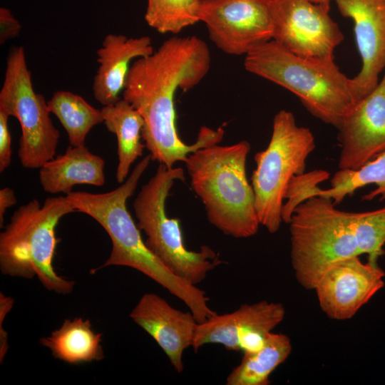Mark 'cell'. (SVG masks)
<instances>
[{"label": "cell", "mask_w": 385, "mask_h": 385, "mask_svg": "<svg viewBox=\"0 0 385 385\" xmlns=\"http://www.w3.org/2000/svg\"><path fill=\"white\" fill-rule=\"evenodd\" d=\"M200 21L229 55H246L273 36L271 0H200Z\"/></svg>", "instance_id": "30bf717a"}, {"label": "cell", "mask_w": 385, "mask_h": 385, "mask_svg": "<svg viewBox=\"0 0 385 385\" xmlns=\"http://www.w3.org/2000/svg\"><path fill=\"white\" fill-rule=\"evenodd\" d=\"M21 30L20 22L10 9L0 8V44L19 36Z\"/></svg>", "instance_id": "4316f807"}, {"label": "cell", "mask_w": 385, "mask_h": 385, "mask_svg": "<svg viewBox=\"0 0 385 385\" xmlns=\"http://www.w3.org/2000/svg\"><path fill=\"white\" fill-rule=\"evenodd\" d=\"M341 14L354 24L361 68L353 82L360 101L378 84L385 68V0H334Z\"/></svg>", "instance_id": "9a60e30c"}, {"label": "cell", "mask_w": 385, "mask_h": 385, "mask_svg": "<svg viewBox=\"0 0 385 385\" xmlns=\"http://www.w3.org/2000/svg\"><path fill=\"white\" fill-rule=\"evenodd\" d=\"M292 349L291 340L286 334L271 332L260 349L243 353L240 364L227 376L226 384H270V374L287 360Z\"/></svg>", "instance_id": "44dd1931"}, {"label": "cell", "mask_w": 385, "mask_h": 385, "mask_svg": "<svg viewBox=\"0 0 385 385\" xmlns=\"http://www.w3.org/2000/svg\"><path fill=\"white\" fill-rule=\"evenodd\" d=\"M16 203L14 191L6 187L0 190V226L2 227L4 222V215L6 210Z\"/></svg>", "instance_id": "83f0119b"}, {"label": "cell", "mask_w": 385, "mask_h": 385, "mask_svg": "<svg viewBox=\"0 0 385 385\" xmlns=\"http://www.w3.org/2000/svg\"><path fill=\"white\" fill-rule=\"evenodd\" d=\"M284 316L285 309L279 302L263 300L242 304L232 312L215 314L198 323L192 348L197 352L203 345L218 344L231 351H255Z\"/></svg>", "instance_id": "7c38bea8"}, {"label": "cell", "mask_w": 385, "mask_h": 385, "mask_svg": "<svg viewBox=\"0 0 385 385\" xmlns=\"http://www.w3.org/2000/svg\"><path fill=\"white\" fill-rule=\"evenodd\" d=\"M150 160L148 154L135 165L126 180L111 191H71L65 196L76 212L85 213L98 222L111 240L109 257L101 266L93 269L92 274L108 266L133 268L184 302L197 322L201 323L216 314L207 304L206 293L174 274L148 249L127 210L126 201L134 194Z\"/></svg>", "instance_id": "7a4b0ae2"}, {"label": "cell", "mask_w": 385, "mask_h": 385, "mask_svg": "<svg viewBox=\"0 0 385 385\" xmlns=\"http://www.w3.org/2000/svg\"><path fill=\"white\" fill-rule=\"evenodd\" d=\"M103 123L116 136L118 163L115 178L123 183L128 178L132 164L141 156L145 147L141 141L144 120L128 101L120 98L101 109Z\"/></svg>", "instance_id": "d6986e66"}, {"label": "cell", "mask_w": 385, "mask_h": 385, "mask_svg": "<svg viewBox=\"0 0 385 385\" xmlns=\"http://www.w3.org/2000/svg\"><path fill=\"white\" fill-rule=\"evenodd\" d=\"M315 146L313 133L297 125L292 112L276 113L267 148L254 156L256 168L251 177L258 220L269 232L279 230L289 185L294 176L304 173L306 161Z\"/></svg>", "instance_id": "ba28073f"}, {"label": "cell", "mask_w": 385, "mask_h": 385, "mask_svg": "<svg viewBox=\"0 0 385 385\" xmlns=\"http://www.w3.org/2000/svg\"><path fill=\"white\" fill-rule=\"evenodd\" d=\"M102 334L92 329L89 319H66L61 326L49 336L40 339L54 358L71 364L102 360Z\"/></svg>", "instance_id": "ffe728a7"}, {"label": "cell", "mask_w": 385, "mask_h": 385, "mask_svg": "<svg viewBox=\"0 0 385 385\" xmlns=\"http://www.w3.org/2000/svg\"><path fill=\"white\" fill-rule=\"evenodd\" d=\"M211 55L206 43L195 36L171 37L153 53L131 64L122 92L144 120L142 138L152 160L168 168L195 150L218 144L225 130L202 126L197 140L186 144L176 128L175 96L178 89L195 87L207 74Z\"/></svg>", "instance_id": "6da1fadb"}, {"label": "cell", "mask_w": 385, "mask_h": 385, "mask_svg": "<svg viewBox=\"0 0 385 385\" xmlns=\"http://www.w3.org/2000/svg\"><path fill=\"white\" fill-rule=\"evenodd\" d=\"M185 179L182 168L159 164L154 175L142 186L133 207L137 225L147 237L148 249L174 274L197 286L222 262L219 254L207 245L197 252L188 250L180 220L166 213L165 202L173 184Z\"/></svg>", "instance_id": "52a82bcc"}, {"label": "cell", "mask_w": 385, "mask_h": 385, "mask_svg": "<svg viewBox=\"0 0 385 385\" xmlns=\"http://www.w3.org/2000/svg\"><path fill=\"white\" fill-rule=\"evenodd\" d=\"M289 224L291 264L306 289H314L333 264L360 256L352 212L338 210L331 198L308 197L294 209Z\"/></svg>", "instance_id": "8992f818"}, {"label": "cell", "mask_w": 385, "mask_h": 385, "mask_svg": "<svg viewBox=\"0 0 385 385\" xmlns=\"http://www.w3.org/2000/svg\"><path fill=\"white\" fill-rule=\"evenodd\" d=\"M47 105L50 113L56 115L66 130L71 146L85 145L90 130L103 123L101 110L70 91L55 92L47 101Z\"/></svg>", "instance_id": "603a6c76"}, {"label": "cell", "mask_w": 385, "mask_h": 385, "mask_svg": "<svg viewBox=\"0 0 385 385\" xmlns=\"http://www.w3.org/2000/svg\"><path fill=\"white\" fill-rule=\"evenodd\" d=\"M200 0H148L145 20L160 34H178L200 21Z\"/></svg>", "instance_id": "cb8c5ba5"}, {"label": "cell", "mask_w": 385, "mask_h": 385, "mask_svg": "<svg viewBox=\"0 0 385 385\" xmlns=\"http://www.w3.org/2000/svg\"><path fill=\"white\" fill-rule=\"evenodd\" d=\"M312 186H313V185H312ZM312 187H311V188H312ZM310 188H309V189H310ZM308 190H307V191H308ZM305 199H306V193H305Z\"/></svg>", "instance_id": "f546056e"}, {"label": "cell", "mask_w": 385, "mask_h": 385, "mask_svg": "<svg viewBox=\"0 0 385 385\" xmlns=\"http://www.w3.org/2000/svg\"><path fill=\"white\" fill-rule=\"evenodd\" d=\"M0 108L20 124L18 157L23 167L40 168L55 157L60 133L51 119L44 96L34 91L22 46L11 48L8 54Z\"/></svg>", "instance_id": "9c48e42d"}, {"label": "cell", "mask_w": 385, "mask_h": 385, "mask_svg": "<svg viewBox=\"0 0 385 385\" xmlns=\"http://www.w3.org/2000/svg\"><path fill=\"white\" fill-rule=\"evenodd\" d=\"M76 212L66 196L47 197L41 206L32 199L13 213L0 234V270L3 274L31 279L36 276L48 291L71 293L74 282L53 267L58 239L56 227L64 215Z\"/></svg>", "instance_id": "5b68a950"}, {"label": "cell", "mask_w": 385, "mask_h": 385, "mask_svg": "<svg viewBox=\"0 0 385 385\" xmlns=\"http://www.w3.org/2000/svg\"><path fill=\"white\" fill-rule=\"evenodd\" d=\"M250 148L247 140L216 144L195 150L184 161L191 187L203 203L209 222L235 238L255 235L260 225L246 174Z\"/></svg>", "instance_id": "3957f363"}, {"label": "cell", "mask_w": 385, "mask_h": 385, "mask_svg": "<svg viewBox=\"0 0 385 385\" xmlns=\"http://www.w3.org/2000/svg\"><path fill=\"white\" fill-rule=\"evenodd\" d=\"M154 52L149 36L130 37L109 34L97 51L98 67L93 81V93L103 106L120 99L131 61Z\"/></svg>", "instance_id": "e0dca14e"}, {"label": "cell", "mask_w": 385, "mask_h": 385, "mask_svg": "<svg viewBox=\"0 0 385 385\" xmlns=\"http://www.w3.org/2000/svg\"><path fill=\"white\" fill-rule=\"evenodd\" d=\"M129 316L156 342L174 369L182 372L184 351L192 346L198 324L192 313L174 308L155 293H145Z\"/></svg>", "instance_id": "2e32d148"}, {"label": "cell", "mask_w": 385, "mask_h": 385, "mask_svg": "<svg viewBox=\"0 0 385 385\" xmlns=\"http://www.w3.org/2000/svg\"><path fill=\"white\" fill-rule=\"evenodd\" d=\"M374 184L376 188L362 197V200H372L379 197L385 200V151L356 170L337 171L330 180V188L326 190L317 186L312 188L307 197L319 195L331 198L335 205L341 203L346 196H351L357 189Z\"/></svg>", "instance_id": "7402d4cb"}, {"label": "cell", "mask_w": 385, "mask_h": 385, "mask_svg": "<svg viewBox=\"0 0 385 385\" xmlns=\"http://www.w3.org/2000/svg\"><path fill=\"white\" fill-rule=\"evenodd\" d=\"M329 3L271 0L272 39L300 56L334 58L344 36L330 17Z\"/></svg>", "instance_id": "8fae6325"}, {"label": "cell", "mask_w": 385, "mask_h": 385, "mask_svg": "<svg viewBox=\"0 0 385 385\" xmlns=\"http://www.w3.org/2000/svg\"><path fill=\"white\" fill-rule=\"evenodd\" d=\"M105 161L86 146L70 145L63 154L54 157L39 168L43 190L51 194L68 195L76 185L105 184Z\"/></svg>", "instance_id": "ac0fdd59"}, {"label": "cell", "mask_w": 385, "mask_h": 385, "mask_svg": "<svg viewBox=\"0 0 385 385\" xmlns=\"http://www.w3.org/2000/svg\"><path fill=\"white\" fill-rule=\"evenodd\" d=\"M385 272L378 265L354 256L333 264L315 290L322 312L330 319L353 317L384 286Z\"/></svg>", "instance_id": "4fadbf2b"}, {"label": "cell", "mask_w": 385, "mask_h": 385, "mask_svg": "<svg viewBox=\"0 0 385 385\" xmlns=\"http://www.w3.org/2000/svg\"><path fill=\"white\" fill-rule=\"evenodd\" d=\"M311 2L316 4H322V3H330L331 0H308Z\"/></svg>", "instance_id": "f1b7e54d"}, {"label": "cell", "mask_w": 385, "mask_h": 385, "mask_svg": "<svg viewBox=\"0 0 385 385\" xmlns=\"http://www.w3.org/2000/svg\"><path fill=\"white\" fill-rule=\"evenodd\" d=\"M334 58L297 55L272 39L245 55V68L295 94L314 117L339 128L359 101L352 78Z\"/></svg>", "instance_id": "277c9868"}, {"label": "cell", "mask_w": 385, "mask_h": 385, "mask_svg": "<svg viewBox=\"0 0 385 385\" xmlns=\"http://www.w3.org/2000/svg\"><path fill=\"white\" fill-rule=\"evenodd\" d=\"M354 235L359 255L366 254L368 262L378 265L385 245V207L352 212Z\"/></svg>", "instance_id": "d4e9b609"}, {"label": "cell", "mask_w": 385, "mask_h": 385, "mask_svg": "<svg viewBox=\"0 0 385 385\" xmlns=\"http://www.w3.org/2000/svg\"><path fill=\"white\" fill-rule=\"evenodd\" d=\"M8 113L0 108V172L8 168L11 161V135Z\"/></svg>", "instance_id": "484cf974"}, {"label": "cell", "mask_w": 385, "mask_h": 385, "mask_svg": "<svg viewBox=\"0 0 385 385\" xmlns=\"http://www.w3.org/2000/svg\"><path fill=\"white\" fill-rule=\"evenodd\" d=\"M338 130V167L356 170L385 151V68L382 80L359 101Z\"/></svg>", "instance_id": "5bb4252c"}]
</instances>
